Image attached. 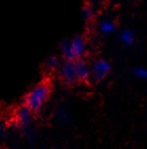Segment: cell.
I'll return each instance as SVG.
<instances>
[{"instance_id": "obj_1", "label": "cell", "mask_w": 147, "mask_h": 149, "mask_svg": "<svg viewBox=\"0 0 147 149\" xmlns=\"http://www.w3.org/2000/svg\"><path fill=\"white\" fill-rule=\"evenodd\" d=\"M51 83L47 80L40 81L29 89L23 99V104L34 112L40 111L51 96Z\"/></svg>"}, {"instance_id": "obj_2", "label": "cell", "mask_w": 147, "mask_h": 149, "mask_svg": "<svg viewBox=\"0 0 147 149\" xmlns=\"http://www.w3.org/2000/svg\"><path fill=\"white\" fill-rule=\"evenodd\" d=\"M87 51L86 39L83 35H75L70 39H64L59 44V52L62 59L79 60L84 58Z\"/></svg>"}, {"instance_id": "obj_3", "label": "cell", "mask_w": 147, "mask_h": 149, "mask_svg": "<svg viewBox=\"0 0 147 149\" xmlns=\"http://www.w3.org/2000/svg\"><path fill=\"white\" fill-rule=\"evenodd\" d=\"M34 113L32 109L27 107L25 104L19 105L15 108L13 115L11 118V125L15 128L24 130L27 127L32 126L33 119H34Z\"/></svg>"}, {"instance_id": "obj_4", "label": "cell", "mask_w": 147, "mask_h": 149, "mask_svg": "<svg viewBox=\"0 0 147 149\" xmlns=\"http://www.w3.org/2000/svg\"><path fill=\"white\" fill-rule=\"evenodd\" d=\"M57 72H58L59 78L61 79L62 82L67 85H75L79 83L76 60L63 59Z\"/></svg>"}, {"instance_id": "obj_5", "label": "cell", "mask_w": 147, "mask_h": 149, "mask_svg": "<svg viewBox=\"0 0 147 149\" xmlns=\"http://www.w3.org/2000/svg\"><path fill=\"white\" fill-rule=\"evenodd\" d=\"M111 70L109 61L105 59H97L91 64V78L95 81H102L108 77Z\"/></svg>"}, {"instance_id": "obj_6", "label": "cell", "mask_w": 147, "mask_h": 149, "mask_svg": "<svg viewBox=\"0 0 147 149\" xmlns=\"http://www.w3.org/2000/svg\"><path fill=\"white\" fill-rule=\"evenodd\" d=\"M76 65H77L79 83H87L91 79H93L91 78V65H89L84 60V58L76 60Z\"/></svg>"}, {"instance_id": "obj_7", "label": "cell", "mask_w": 147, "mask_h": 149, "mask_svg": "<svg viewBox=\"0 0 147 149\" xmlns=\"http://www.w3.org/2000/svg\"><path fill=\"white\" fill-rule=\"evenodd\" d=\"M98 31L102 35H110L116 31V23L109 18H103L98 22Z\"/></svg>"}, {"instance_id": "obj_8", "label": "cell", "mask_w": 147, "mask_h": 149, "mask_svg": "<svg viewBox=\"0 0 147 149\" xmlns=\"http://www.w3.org/2000/svg\"><path fill=\"white\" fill-rule=\"evenodd\" d=\"M62 60L61 58L57 55H51L48 56L47 58L44 60V63H43V67L45 69L46 72H57L61 64Z\"/></svg>"}, {"instance_id": "obj_9", "label": "cell", "mask_w": 147, "mask_h": 149, "mask_svg": "<svg viewBox=\"0 0 147 149\" xmlns=\"http://www.w3.org/2000/svg\"><path fill=\"white\" fill-rule=\"evenodd\" d=\"M119 39H120L121 43L125 46H131L134 45V41H136V35L134 33L129 29H125L123 31H121L120 35H119Z\"/></svg>"}, {"instance_id": "obj_10", "label": "cell", "mask_w": 147, "mask_h": 149, "mask_svg": "<svg viewBox=\"0 0 147 149\" xmlns=\"http://www.w3.org/2000/svg\"><path fill=\"white\" fill-rule=\"evenodd\" d=\"M82 17L86 22H91L95 18V11L94 8L91 6V3L87 2L82 8Z\"/></svg>"}, {"instance_id": "obj_11", "label": "cell", "mask_w": 147, "mask_h": 149, "mask_svg": "<svg viewBox=\"0 0 147 149\" xmlns=\"http://www.w3.org/2000/svg\"><path fill=\"white\" fill-rule=\"evenodd\" d=\"M132 74L136 79H139V80H147V68L144 66H141V65H138V66H134L132 68Z\"/></svg>"}, {"instance_id": "obj_12", "label": "cell", "mask_w": 147, "mask_h": 149, "mask_svg": "<svg viewBox=\"0 0 147 149\" xmlns=\"http://www.w3.org/2000/svg\"><path fill=\"white\" fill-rule=\"evenodd\" d=\"M56 118H57V121H58L60 124H62V125L68 123L70 120V115H68V112L63 108H60L57 110Z\"/></svg>"}, {"instance_id": "obj_13", "label": "cell", "mask_w": 147, "mask_h": 149, "mask_svg": "<svg viewBox=\"0 0 147 149\" xmlns=\"http://www.w3.org/2000/svg\"><path fill=\"white\" fill-rule=\"evenodd\" d=\"M24 133H25V139L29 144H33L36 140V136H35V131L34 129H32V126L27 127L26 129H24Z\"/></svg>"}, {"instance_id": "obj_14", "label": "cell", "mask_w": 147, "mask_h": 149, "mask_svg": "<svg viewBox=\"0 0 147 149\" xmlns=\"http://www.w3.org/2000/svg\"><path fill=\"white\" fill-rule=\"evenodd\" d=\"M4 134H6V130H4V127H3L2 123L0 122V140L4 136Z\"/></svg>"}, {"instance_id": "obj_15", "label": "cell", "mask_w": 147, "mask_h": 149, "mask_svg": "<svg viewBox=\"0 0 147 149\" xmlns=\"http://www.w3.org/2000/svg\"><path fill=\"white\" fill-rule=\"evenodd\" d=\"M86 1H87V2H91V1H93V0H86Z\"/></svg>"}]
</instances>
